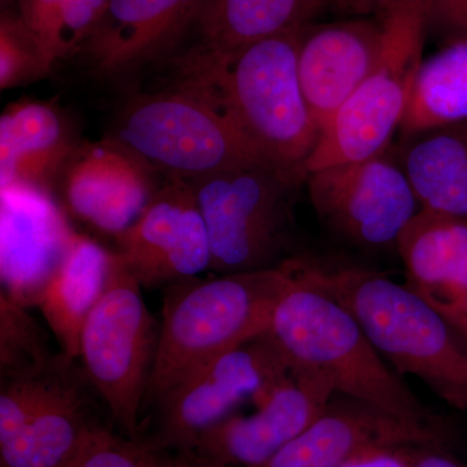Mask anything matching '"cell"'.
<instances>
[{
  "label": "cell",
  "instance_id": "ac0fdd59",
  "mask_svg": "<svg viewBox=\"0 0 467 467\" xmlns=\"http://www.w3.org/2000/svg\"><path fill=\"white\" fill-rule=\"evenodd\" d=\"M405 285L451 325L467 316V220L420 209L398 242Z\"/></svg>",
  "mask_w": 467,
  "mask_h": 467
},
{
  "label": "cell",
  "instance_id": "ffe728a7",
  "mask_svg": "<svg viewBox=\"0 0 467 467\" xmlns=\"http://www.w3.org/2000/svg\"><path fill=\"white\" fill-rule=\"evenodd\" d=\"M308 0H202L192 26L199 39L181 60L223 61L254 43L308 24Z\"/></svg>",
  "mask_w": 467,
  "mask_h": 467
},
{
  "label": "cell",
  "instance_id": "f546056e",
  "mask_svg": "<svg viewBox=\"0 0 467 467\" xmlns=\"http://www.w3.org/2000/svg\"><path fill=\"white\" fill-rule=\"evenodd\" d=\"M418 447H380L362 451L340 467H413Z\"/></svg>",
  "mask_w": 467,
  "mask_h": 467
},
{
  "label": "cell",
  "instance_id": "e575fe53",
  "mask_svg": "<svg viewBox=\"0 0 467 467\" xmlns=\"http://www.w3.org/2000/svg\"><path fill=\"white\" fill-rule=\"evenodd\" d=\"M149 467H167V465H165V463L159 462V461H156L152 456H150Z\"/></svg>",
  "mask_w": 467,
  "mask_h": 467
},
{
  "label": "cell",
  "instance_id": "1f68e13d",
  "mask_svg": "<svg viewBox=\"0 0 467 467\" xmlns=\"http://www.w3.org/2000/svg\"><path fill=\"white\" fill-rule=\"evenodd\" d=\"M399 0H344L350 11L358 15H377L391 7Z\"/></svg>",
  "mask_w": 467,
  "mask_h": 467
},
{
  "label": "cell",
  "instance_id": "3957f363",
  "mask_svg": "<svg viewBox=\"0 0 467 467\" xmlns=\"http://www.w3.org/2000/svg\"><path fill=\"white\" fill-rule=\"evenodd\" d=\"M291 260L275 269L169 285L147 400L158 401L209 362L265 334L290 285Z\"/></svg>",
  "mask_w": 467,
  "mask_h": 467
},
{
  "label": "cell",
  "instance_id": "d590c367",
  "mask_svg": "<svg viewBox=\"0 0 467 467\" xmlns=\"http://www.w3.org/2000/svg\"><path fill=\"white\" fill-rule=\"evenodd\" d=\"M308 2L313 8L317 9L319 5H321V3L325 2V0H308ZM342 2H344V0H342Z\"/></svg>",
  "mask_w": 467,
  "mask_h": 467
},
{
  "label": "cell",
  "instance_id": "7c38bea8",
  "mask_svg": "<svg viewBox=\"0 0 467 467\" xmlns=\"http://www.w3.org/2000/svg\"><path fill=\"white\" fill-rule=\"evenodd\" d=\"M337 395L312 370H292L250 416L227 418L199 438L192 450L226 466L261 467L308 429Z\"/></svg>",
  "mask_w": 467,
  "mask_h": 467
},
{
  "label": "cell",
  "instance_id": "7a4b0ae2",
  "mask_svg": "<svg viewBox=\"0 0 467 467\" xmlns=\"http://www.w3.org/2000/svg\"><path fill=\"white\" fill-rule=\"evenodd\" d=\"M291 282L265 337L292 370H312L335 392L410 420H430L425 407L368 339L356 318L304 269L290 261Z\"/></svg>",
  "mask_w": 467,
  "mask_h": 467
},
{
  "label": "cell",
  "instance_id": "cb8c5ba5",
  "mask_svg": "<svg viewBox=\"0 0 467 467\" xmlns=\"http://www.w3.org/2000/svg\"><path fill=\"white\" fill-rule=\"evenodd\" d=\"M467 121V38L423 58L402 135Z\"/></svg>",
  "mask_w": 467,
  "mask_h": 467
},
{
  "label": "cell",
  "instance_id": "8fae6325",
  "mask_svg": "<svg viewBox=\"0 0 467 467\" xmlns=\"http://www.w3.org/2000/svg\"><path fill=\"white\" fill-rule=\"evenodd\" d=\"M116 241L117 254L142 287H168L211 270L207 226L192 183L181 178H167Z\"/></svg>",
  "mask_w": 467,
  "mask_h": 467
},
{
  "label": "cell",
  "instance_id": "d6986e66",
  "mask_svg": "<svg viewBox=\"0 0 467 467\" xmlns=\"http://www.w3.org/2000/svg\"><path fill=\"white\" fill-rule=\"evenodd\" d=\"M116 251L73 232L60 263L43 288L36 306L57 337L63 356L78 358L82 327L109 284Z\"/></svg>",
  "mask_w": 467,
  "mask_h": 467
},
{
  "label": "cell",
  "instance_id": "9c48e42d",
  "mask_svg": "<svg viewBox=\"0 0 467 467\" xmlns=\"http://www.w3.org/2000/svg\"><path fill=\"white\" fill-rule=\"evenodd\" d=\"M306 183L319 221L362 251L398 250L399 238L420 209L391 149L310 171Z\"/></svg>",
  "mask_w": 467,
  "mask_h": 467
},
{
  "label": "cell",
  "instance_id": "d4e9b609",
  "mask_svg": "<svg viewBox=\"0 0 467 467\" xmlns=\"http://www.w3.org/2000/svg\"><path fill=\"white\" fill-rule=\"evenodd\" d=\"M109 0H17V16L51 67L81 51Z\"/></svg>",
  "mask_w": 467,
  "mask_h": 467
},
{
  "label": "cell",
  "instance_id": "e0dca14e",
  "mask_svg": "<svg viewBox=\"0 0 467 467\" xmlns=\"http://www.w3.org/2000/svg\"><path fill=\"white\" fill-rule=\"evenodd\" d=\"M201 5L202 0H109L81 51L100 75L130 72L192 26Z\"/></svg>",
  "mask_w": 467,
  "mask_h": 467
},
{
  "label": "cell",
  "instance_id": "d6a6232c",
  "mask_svg": "<svg viewBox=\"0 0 467 467\" xmlns=\"http://www.w3.org/2000/svg\"><path fill=\"white\" fill-rule=\"evenodd\" d=\"M167 467H230L223 465V463L217 462V461L208 459V457L202 456V454H196V456L184 457L174 461V462L165 463Z\"/></svg>",
  "mask_w": 467,
  "mask_h": 467
},
{
  "label": "cell",
  "instance_id": "277c9868",
  "mask_svg": "<svg viewBox=\"0 0 467 467\" xmlns=\"http://www.w3.org/2000/svg\"><path fill=\"white\" fill-rule=\"evenodd\" d=\"M306 26L254 43L227 60L178 61L182 81L213 91L267 158L301 174L321 135L297 66Z\"/></svg>",
  "mask_w": 467,
  "mask_h": 467
},
{
  "label": "cell",
  "instance_id": "7402d4cb",
  "mask_svg": "<svg viewBox=\"0 0 467 467\" xmlns=\"http://www.w3.org/2000/svg\"><path fill=\"white\" fill-rule=\"evenodd\" d=\"M73 153L57 110L38 101L9 107L0 119V184L47 189L48 181Z\"/></svg>",
  "mask_w": 467,
  "mask_h": 467
},
{
  "label": "cell",
  "instance_id": "52a82bcc",
  "mask_svg": "<svg viewBox=\"0 0 467 467\" xmlns=\"http://www.w3.org/2000/svg\"><path fill=\"white\" fill-rule=\"evenodd\" d=\"M431 0H399L380 12L383 45L376 66L319 135L304 162L303 174L334 165L362 161L391 149L400 130L427 39Z\"/></svg>",
  "mask_w": 467,
  "mask_h": 467
},
{
  "label": "cell",
  "instance_id": "4fadbf2b",
  "mask_svg": "<svg viewBox=\"0 0 467 467\" xmlns=\"http://www.w3.org/2000/svg\"><path fill=\"white\" fill-rule=\"evenodd\" d=\"M447 439L438 418H402L343 396L261 467H340L373 448L444 445Z\"/></svg>",
  "mask_w": 467,
  "mask_h": 467
},
{
  "label": "cell",
  "instance_id": "484cf974",
  "mask_svg": "<svg viewBox=\"0 0 467 467\" xmlns=\"http://www.w3.org/2000/svg\"><path fill=\"white\" fill-rule=\"evenodd\" d=\"M26 306L2 292L0 296V368L2 380L41 373L52 367L46 337Z\"/></svg>",
  "mask_w": 467,
  "mask_h": 467
},
{
  "label": "cell",
  "instance_id": "5bb4252c",
  "mask_svg": "<svg viewBox=\"0 0 467 467\" xmlns=\"http://www.w3.org/2000/svg\"><path fill=\"white\" fill-rule=\"evenodd\" d=\"M2 292L17 303H38L72 236L47 189L11 183L0 189Z\"/></svg>",
  "mask_w": 467,
  "mask_h": 467
},
{
  "label": "cell",
  "instance_id": "8d00e7d4",
  "mask_svg": "<svg viewBox=\"0 0 467 467\" xmlns=\"http://www.w3.org/2000/svg\"><path fill=\"white\" fill-rule=\"evenodd\" d=\"M11 2V0H2V5H7V3Z\"/></svg>",
  "mask_w": 467,
  "mask_h": 467
},
{
  "label": "cell",
  "instance_id": "9a60e30c",
  "mask_svg": "<svg viewBox=\"0 0 467 467\" xmlns=\"http://www.w3.org/2000/svg\"><path fill=\"white\" fill-rule=\"evenodd\" d=\"M382 45L379 15L324 26L306 24L297 66L301 88L321 133L376 66Z\"/></svg>",
  "mask_w": 467,
  "mask_h": 467
},
{
  "label": "cell",
  "instance_id": "f1b7e54d",
  "mask_svg": "<svg viewBox=\"0 0 467 467\" xmlns=\"http://www.w3.org/2000/svg\"><path fill=\"white\" fill-rule=\"evenodd\" d=\"M427 38L441 46L467 38V0H431L427 11Z\"/></svg>",
  "mask_w": 467,
  "mask_h": 467
},
{
  "label": "cell",
  "instance_id": "5b68a950",
  "mask_svg": "<svg viewBox=\"0 0 467 467\" xmlns=\"http://www.w3.org/2000/svg\"><path fill=\"white\" fill-rule=\"evenodd\" d=\"M116 140L167 178L192 181L227 169L278 165L252 142L220 97L193 82L129 101Z\"/></svg>",
  "mask_w": 467,
  "mask_h": 467
},
{
  "label": "cell",
  "instance_id": "4dcf8cb0",
  "mask_svg": "<svg viewBox=\"0 0 467 467\" xmlns=\"http://www.w3.org/2000/svg\"><path fill=\"white\" fill-rule=\"evenodd\" d=\"M413 467H467L445 450L444 445L418 447L413 453Z\"/></svg>",
  "mask_w": 467,
  "mask_h": 467
},
{
  "label": "cell",
  "instance_id": "83f0119b",
  "mask_svg": "<svg viewBox=\"0 0 467 467\" xmlns=\"http://www.w3.org/2000/svg\"><path fill=\"white\" fill-rule=\"evenodd\" d=\"M150 454L98 427L60 467H149Z\"/></svg>",
  "mask_w": 467,
  "mask_h": 467
},
{
  "label": "cell",
  "instance_id": "ba28073f",
  "mask_svg": "<svg viewBox=\"0 0 467 467\" xmlns=\"http://www.w3.org/2000/svg\"><path fill=\"white\" fill-rule=\"evenodd\" d=\"M140 288L116 252L109 284L79 335L77 358L88 382L129 432L137 429L159 346L160 326Z\"/></svg>",
  "mask_w": 467,
  "mask_h": 467
},
{
  "label": "cell",
  "instance_id": "603a6c76",
  "mask_svg": "<svg viewBox=\"0 0 467 467\" xmlns=\"http://www.w3.org/2000/svg\"><path fill=\"white\" fill-rule=\"evenodd\" d=\"M81 384L67 378L11 438L0 441L2 467H60L98 426L88 422Z\"/></svg>",
  "mask_w": 467,
  "mask_h": 467
},
{
  "label": "cell",
  "instance_id": "836d02e7",
  "mask_svg": "<svg viewBox=\"0 0 467 467\" xmlns=\"http://www.w3.org/2000/svg\"><path fill=\"white\" fill-rule=\"evenodd\" d=\"M453 327L459 331V334L461 337H462V339L465 340V343L467 344V316H465L463 318H461L459 322H456V324L453 325Z\"/></svg>",
  "mask_w": 467,
  "mask_h": 467
},
{
  "label": "cell",
  "instance_id": "8992f818",
  "mask_svg": "<svg viewBox=\"0 0 467 467\" xmlns=\"http://www.w3.org/2000/svg\"><path fill=\"white\" fill-rule=\"evenodd\" d=\"M207 226L214 275L275 269L295 259V192L306 177L256 164L189 181Z\"/></svg>",
  "mask_w": 467,
  "mask_h": 467
},
{
  "label": "cell",
  "instance_id": "6da1fadb",
  "mask_svg": "<svg viewBox=\"0 0 467 467\" xmlns=\"http://www.w3.org/2000/svg\"><path fill=\"white\" fill-rule=\"evenodd\" d=\"M309 278L356 318L399 376L416 377L451 408L467 409V344L407 285L359 266L328 267L303 257Z\"/></svg>",
  "mask_w": 467,
  "mask_h": 467
},
{
  "label": "cell",
  "instance_id": "2e32d148",
  "mask_svg": "<svg viewBox=\"0 0 467 467\" xmlns=\"http://www.w3.org/2000/svg\"><path fill=\"white\" fill-rule=\"evenodd\" d=\"M150 171L119 144L88 147L67 168V207L82 223L117 238L133 225L158 190Z\"/></svg>",
  "mask_w": 467,
  "mask_h": 467
},
{
  "label": "cell",
  "instance_id": "30bf717a",
  "mask_svg": "<svg viewBox=\"0 0 467 467\" xmlns=\"http://www.w3.org/2000/svg\"><path fill=\"white\" fill-rule=\"evenodd\" d=\"M291 368L265 334L209 362L169 389L160 405L162 439L192 450L245 402L259 404Z\"/></svg>",
  "mask_w": 467,
  "mask_h": 467
},
{
  "label": "cell",
  "instance_id": "44dd1931",
  "mask_svg": "<svg viewBox=\"0 0 467 467\" xmlns=\"http://www.w3.org/2000/svg\"><path fill=\"white\" fill-rule=\"evenodd\" d=\"M404 138L395 156L420 209L467 220V121Z\"/></svg>",
  "mask_w": 467,
  "mask_h": 467
},
{
  "label": "cell",
  "instance_id": "4316f807",
  "mask_svg": "<svg viewBox=\"0 0 467 467\" xmlns=\"http://www.w3.org/2000/svg\"><path fill=\"white\" fill-rule=\"evenodd\" d=\"M52 67L17 14L3 12L0 18V88L32 84Z\"/></svg>",
  "mask_w": 467,
  "mask_h": 467
}]
</instances>
